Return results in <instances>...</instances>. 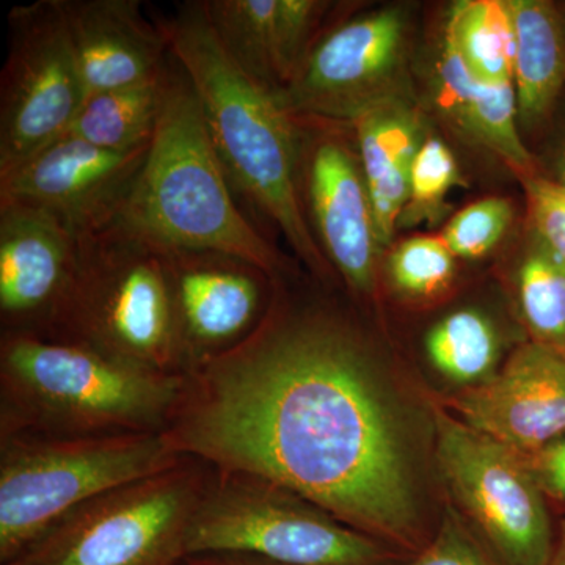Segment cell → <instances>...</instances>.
<instances>
[{"instance_id":"1","label":"cell","mask_w":565,"mask_h":565,"mask_svg":"<svg viewBox=\"0 0 565 565\" xmlns=\"http://www.w3.org/2000/svg\"><path fill=\"white\" fill-rule=\"evenodd\" d=\"M173 451L299 494L414 556L423 539L411 457L362 333L275 282L248 340L184 379L166 433Z\"/></svg>"},{"instance_id":"2","label":"cell","mask_w":565,"mask_h":565,"mask_svg":"<svg viewBox=\"0 0 565 565\" xmlns=\"http://www.w3.org/2000/svg\"><path fill=\"white\" fill-rule=\"evenodd\" d=\"M184 71L226 177L280 228L297 258L319 278L333 269L316 243L299 191V134L278 93L252 79L223 51L202 2H184L158 20Z\"/></svg>"},{"instance_id":"3","label":"cell","mask_w":565,"mask_h":565,"mask_svg":"<svg viewBox=\"0 0 565 565\" xmlns=\"http://www.w3.org/2000/svg\"><path fill=\"white\" fill-rule=\"evenodd\" d=\"M184 379L85 345L0 333V438L163 434Z\"/></svg>"},{"instance_id":"4","label":"cell","mask_w":565,"mask_h":565,"mask_svg":"<svg viewBox=\"0 0 565 565\" xmlns=\"http://www.w3.org/2000/svg\"><path fill=\"white\" fill-rule=\"evenodd\" d=\"M232 188L191 81L172 57L154 136L117 221L159 244L239 256L282 280L288 264L234 203Z\"/></svg>"},{"instance_id":"5","label":"cell","mask_w":565,"mask_h":565,"mask_svg":"<svg viewBox=\"0 0 565 565\" xmlns=\"http://www.w3.org/2000/svg\"><path fill=\"white\" fill-rule=\"evenodd\" d=\"M44 340L177 374L172 305L158 243L117 218L81 234L76 274Z\"/></svg>"},{"instance_id":"6","label":"cell","mask_w":565,"mask_h":565,"mask_svg":"<svg viewBox=\"0 0 565 565\" xmlns=\"http://www.w3.org/2000/svg\"><path fill=\"white\" fill-rule=\"evenodd\" d=\"M182 459L161 433L0 438V565L74 509Z\"/></svg>"},{"instance_id":"7","label":"cell","mask_w":565,"mask_h":565,"mask_svg":"<svg viewBox=\"0 0 565 565\" xmlns=\"http://www.w3.org/2000/svg\"><path fill=\"white\" fill-rule=\"evenodd\" d=\"M214 468V467H212ZM248 555L278 565H401V553L299 494L214 468L188 535V556Z\"/></svg>"},{"instance_id":"8","label":"cell","mask_w":565,"mask_h":565,"mask_svg":"<svg viewBox=\"0 0 565 565\" xmlns=\"http://www.w3.org/2000/svg\"><path fill=\"white\" fill-rule=\"evenodd\" d=\"M214 468L184 457L74 509L2 565H181Z\"/></svg>"},{"instance_id":"9","label":"cell","mask_w":565,"mask_h":565,"mask_svg":"<svg viewBox=\"0 0 565 565\" xmlns=\"http://www.w3.org/2000/svg\"><path fill=\"white\" fill-rule=\"evenodd\" d=\"M437 459L446 484L500 565H550L556 539L525 456L437 412Z\"/></svg>"},{"instance_id":"10","label":"cell","mask_w":565,"mask_h":565,"mask_svg":"<svg viewBox=\"0 0 565 565\" xmlns=\"http://www.w3.org/2000/svg\"><path fill=\"white\" fill-rule=\"evenodd\" d=\"M0 84V174L68 131L85 99L61 0L10 11Z\"/></svg>"},{"instance_id":"11","label":"cell","mask_w":565,"mask_h":565,"mask_svg":"<svg viewBox=\"0 0 565 565\" xmlns=\"http://www.w3.org/2000/svg\"><path fill=\"white\" fill-rule=\"evenodd\" d=\"M158 245L172 305L174 367L188 377L256 332L277 281L239 256Z\"/></svg>"},{"instance_id":"12","label":"cell","mask_w":565,"mask_h":565,"mask_svg":"<svg viewBox=\"0 0 565 565\" xmlns=\"http://www.w3.org/2000/svg\"><path fill=\"white\" fill-rule=\"evenodd\" d=\"M148 147L117 152L63 134L20 166L0 174V203L51 212L77 236L117 218Z\"/></svg>"},{"instance_id":"13","label":"cell","mask_w":565,"mask_h":565,"mask_svg":"<svg viewBox=\"0 0 565 565\" xmlns=\"http://www.w3.org/2000/svg\"><path fill=\"white\" fill-rule=\"evenodd\" d=\"M299 191L305 217L333 273L352 291L373 292L381 241L360 159L344 140L327 134L308 148L299 136Z\"/></svg>"},{"instance_id":"14","label":"cell","mask_w":565,"mask_h":565,"mask_svg":"<svg viewBox=\"0 0 565 565\" xmlns=\"http://www.w3.org/2000/svg\"><path fill=\"white\" fill-rule=\"evenodd\" d=\"M79 236L51 212L0 203V333L47 338L76 274Z\"/></svg>"},{"instance_id":"15","label":"cell","mask_w":565,"mask_h":565,"mask_svg":"<svg viewBox=\"0 0 565 565\" xmlns=\"http://www.w3.org/2000/svg\"><path fill=\"white\" fill-rule=\"evenodd\" d=\"M404 18L381 10L338 25L316 41L278 98L294 117L355 118L399 57Z\"/></svg>"},{"instance_id":"16","label":"cell","mask_w":565,"mask_h":565,"mask_svg":"<svg viewBox=\"0 0 565 565\" xmlns=\"http://www.w3.org/2000/svg\"><path fill=\"white\" fill-rule=\"evenodd\" d=\"M471 429L530 456L565 433V351L533 341L497 375L457 397Z\"/></svg>"},{"instance_id":"17","label":"cell","mask_w":565,"mask_h":565,"mask_svg":"<svg viewBox=\"0 0 565 565\" xmlns=\"http://www.w3.org/2000/svg\"><path fill=\"white\" fill-rule=\"evenodd\" d=\"M85 98L159 79L170 65L159 22L139 0H61Z\"/></svg>"},{"instance_id":"18","label":"cell","mask_w":565,"mask_h":565,"mask_svg":"<svg viewBox=\"0 0 565 565\" xmlns=\"http://www.w3.org/2000/svg\"><path fill=\"white\" fill-rule=\"evenodd\" d=\"M364 182L381 245L390 243L411 196L412 166L423 145L414 115L371 103L355 118Z\"/></svg>"},{"instance_id":"19","label":"cell","mask_w":565,"mask_h":565,"mask_svg":"<svg viewBox=\"0 0 565 565\" xmlns=\"http://www.w3.org/2000/svg\"><path fill=\"white\" fill-rule=\"evenodd\" d=\"M437 103L440 109L490 150L519 170L531 167L530 152L520 139L519 104L514 82L478 79L459 52L445 40L437 63Z\"/></svg>"},{"instance_id":"20","label":"cell","mask_w":565,"mask_h":565,"mask_svg":"<svg viewBox=\"0 0 565 565\" xmlns=\"http://www.w3.org/2000/svg\"><path fill=\"white\" fill-rule=\"evenodd\" d=\"M515 32L514 82L519 117H545L565 82V36L559 18L541 0H509Z\"/></svg>"},{"instance_id":"21","label":"cell","mask_w":565,"mask_h":565,"mask_svg":"<svg viewBox=\"0 0 565 565\" xmlns=\"http://www.w3.org/2000/svg\"><path fill=\"white\" fill-rule=\"evenodd\" d=\"M169 70L170 65L159 79L87 96L65 134L109 151L148 147L161 115Z\"/></svg>"},{"instance_id":"22","label":"cell","mask_w":565,"mask_h":565,"mask_svg":"<svg viewBox=\"0 0 565 565\" xmlns=\"http://www.w3.org/2000/svg\"><path fill=\"white\" fill-rule=\"evenodd\" d=\"M202 7L228 57L252 79L280 93L278 0H202Z\"/></svg>"},{"instance_id":"23","label":"cell","mask_w":565,"mask_h":565,"mask_svg":"<svg viewBox=\"0 0 565 565\" xmlns=\"http://www.w3.org/2000/svg\"><path fill=\"white\" fill-rule=\"evenodd\" d=\"M445 40L484 82L512 81L515 32L508 2L467 0L452 7Z\"/></svg>"},{"instance_id":"24","label":"cell","mask_w":565,"mask_h":565,"mask_svg":"<svg viewBox=\"0 0 565 565\" xmlns=\"http://www.w3.org/2000/svg\"><path fill=\"white\" fill-rule=\"evenodd\" d=\"M498 338L492 323L478 311L446 316L426 338V351L435 370L456 384L484 382L498 359Z\"/></svg>"},{"instance_id":"25","label":"cell","mask_w":565,"mask_h":565,"mask_svg":"<svg viewBox=\"0 0 565 565\" xmlns=\"http://www.w3.org/2000/svg\"><path fill=\"white\" fill-rule=\"evenodd\" d=\"M519 299L534 341L565 351V262L541 241L520 267Z\"/></svg>"},{"instance_id":"26","label":"cell","mask_w":565,"mask_h":565,"mask_svg":"<svg viewBox=\"0 0 565 565\" xmlns=\"http://www.w3.org/2000/svg\"><path fill=\"white\" fill-rule=\"evenodd\" d=\"M390 274L394 286L407 296H435L452 280L455 255L437 237H414L393 252Z\"/></svg>"},{"instance_id":"27","label":"cell","mask_w":565,"mask_h":565,"mask_svg":"<svg viewBox=\"0 0 565 565\" xmlns=\"http://www.w3.org/2000/svg\"><path fill=\"white\" fill-rule=\"evenodd\" d=\"M456 184H459V167L452 151L435 137L424 140L412 166L405 218L415 222L434 215Z\"/></svg>"},{"instance_id":"28","label":"cell","mask_w":565,"mask_h":565,"mask_svg":"<svg viewBox=\"0 0 565 565\" xmlns=\"http://www.w3.org/2000/svg\"><path fill=\"white\" fill-rule=\"evenodd\" d=\"M511 221V203L503 199L482 200L460 211L446 226L441 241L452 255L478 259L500 243Z\"/></svg>"},{"instance_id":"29","label":"cell","mask_w":565,"mask_h":565,"mask_svg":"<svg viewBox=\"0 0 565 565\" xmlns=\"http://www.w3.org/2000/svg\"><path fill=\"white\" fill-rule=\"evenodd\" d=\"M401 565H500L470 530L446 516L422 552Z\"/></svg>"},{"instance_id":"30","label":"cell","mask_w":565,"mask_h":565,"mask_svg":"<svg viewBox=\"0 0 565 565\" xmlns=\"http://www.w3.org/2000/svg\"><path fill=\"white\" fill-rule=\"evenodd\" d=\"M531 212L539 241L565 262V191L545 181H530Z\"/></svg>"},{"instance_id":"31","label":"cell","mask_w":565,"mask_h":565,"mask_svg":"<svg viewBox=\"0 0 565 565\" xmlns=\"http://www.w3.org/2000/svg\"><path fill=\"white\" fill-rule=\"evenodd\" d=\"M525 459L542 492L565 503V433Z\"/></svg>"},{"instance_id":"32","label":"cell","mask_w":565,"mask_h":565,"mask_svg":"<svg viewBox=\"0 0 565 565\" xmlns=\"http://www.w3.org/2000/svg\"><path fill=\"white\" fill-rule=\"evenodd\" d=\"M181 565H278L248 555H196L189 556Z\"/></svg>"},{"instance_id":"33","label":"cell","mask_w":565,"mask_h":565,"mask_svg":"<svg viewBox=\"0 0 565 565\" xmlns=\"http://www.w3.org/2000/svg\"><path fill=\"white\" fill-rule=\"evenodd\" d=\"M550 565H565V522L561 530L559 537L556 539L555 550H553L552 561Z\"/></svg>"},{"instance_id":"34","label":"cell","mask_w":565,"mask_h":565,"mask_svg":"<svg viewBox=\"0 0 565 565\" xmlns=\"http://www.w3.org/2000/svg\"><path fill=\"white\" fill-rule=\"evenodd\" d=\"M561 173H563V184H561V188H563L565 191V158H564V162H563V172H561Z\"/></svg>"}]
</instances>
